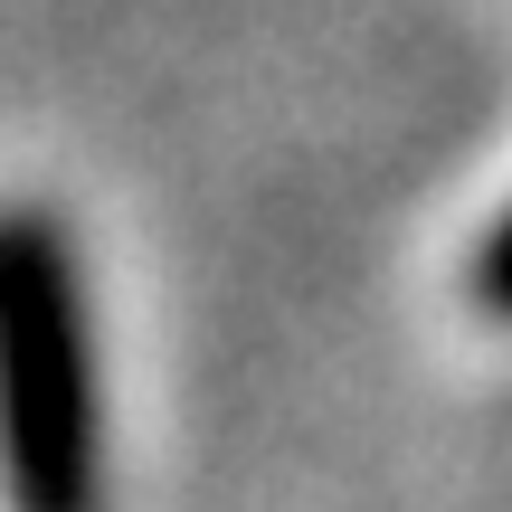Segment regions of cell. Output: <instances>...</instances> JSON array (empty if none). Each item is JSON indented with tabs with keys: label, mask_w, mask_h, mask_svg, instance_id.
<instances>
[{
	"label": "cell",
	"mask_w": 512,
	"mask_h": 512,
	"mask_svg": "<svg viewBox=\"0 0 512 512\" xmlns=\"http://www.w3.org/2000/svg\"><path fill=\"white\" fill-rule=\"evenodd\" d=\"M0 351H10V494L19 512H95V361L76 266L38 209L0 256Z\"/></svg>",
	"instance_id": "obj_1"
},
{
	"label": "cell",
	"mask_w": 512,
	"mask_h": 512,
	"mask_svg": "<svg viewBox=\"0 0 512 512\" xmlns=\"http://www.w3.org/2000/svg\"><path fill=\"white\" fill-rule=\"evenodd\" d=\"M484 294H494V304L512 313V228H503L494 247H484Z\"/></svg>",
	"instance_id": "obj_2"
}]
</instances>
